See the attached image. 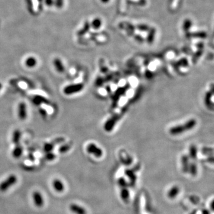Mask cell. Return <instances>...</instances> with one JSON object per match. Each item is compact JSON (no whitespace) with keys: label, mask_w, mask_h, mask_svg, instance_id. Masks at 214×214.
I'll use <instances>...</instances> for the list:
<instances>
[{"label":"cell","mask_w":214,"mask_h":214,"mask_svg":"<svg viewBox=\"0 0 214 214\" xmlns=\"http://www.w3.org/2000/svg\"><path fill=\"white\" fill-rule=\"evenodd\" d=\"M190 155L193 159H196L197 155V149L196 146H192L190 148Z\"/></svg>","instance_id":"obj_20"},{"label":"cell","mask_w":214,"mask_h":214,"mask_svg":"<svg viewBox=\"0 0 214 214\" xmlns=\"http://www.w3.org/2000/svg\"><path fill=\"white\" fill-rule=\"evenodd\" d=\"M45 157L47 160H52L55 158V155L54 154L50 152H47Z\"/></svg>","instance_id":"obj_23"},{"label":"cell","mask_w":214,"mask_h":214,"mask_svg":"<svg viewBox=\"0 0 214 214\" xmlns=\"http://www.w3.org/2000/svg\"><path fill=\"white\" fill-rule=\"evenodd\" d=\"M39 113L41 114V115L43 117H47V111H46L44 108H40L39 109Z\"/></svg>","instance_id":"obj_26"},{"label":"cell","mask_w":214,"mask_h":214,"mask_svg":"<svg viewBox=\"0 0 214 214\" xmlns=\"http://www.w3.org/2000/svg\"><path fill=\"white\" fill-rule=\"evenodd\" d=\"M32 198L36 206L41 208L44 205V199L42 194L38 192L35 191L32 193Z\"/></svg>","instance_id":"obj_5"},{"label":"cell","mask_w":214,"mask_h":214,"mask_svg":"<svg viewBox=\"0 0 214 214\" xmlns=\"http://www.w3.org/2000/svg\"><path fill=\"white\" fill-rule=\"evenodd\" d=\"M179 192V189L177 187H173L168 192V196L170 197H174L176 196Z\"/></svg>","instance_id":"obj_17"},{"label":"cell","mask_w":214,"mask_h":214,"mask_svg":"<svg viewBox=\"0 0 214 214\" xmlns=\"http://www.w3.org/2000/svg\"><path fill=\"white\" fill-rule=\"evenodd\" d=\"M138 28H139L141 31H148L149 29V26H146L145 24H143V25H139V26H138Z\"/></svg>","instance_id":"obj_28"},{"label":"cell","mask_w":214,"mask_h":214,"mask_svg":"<svg viewBox=\"0 0 214 214\" xmlns=\"http://www.w3.org/2000/svg\"><path fill=\"white\" fill-rule=\"evenodd\" d=\"M196 125V121L192 119L187 122L184 125L174 126L170 129V133L173 135H177L184 131L192 129Z\"/></svg>","instance_id":"obj_1"},{"label":"cell","mask_w":214,"mask_h":214,"mask_svg":"<svg viewBox=\"0 0 214 214\" xmlns=\"http://www.w3.org/2000/svg\"><path fill=\"white\" fill-rule=\"evenodd\" d=\"M25 64L27 67L29 68H32L34 67L37 64V61L36 60L35 58L33 57H30L28 58L25 61Z\"/></svg>","instance_id":"obj_12"},{"label":"cell","mask_w":214,"mask_h":214,"mask_svg":"<svg viewBox=\"0 0 214 214\" xmlns=\"http://www.w3.org/2000/svg\"><path fill=\"white\" fill-rule=\"evenodd\" d=\"M54 189L57 192H63L64 190V183L59 179H55L53 182Z\"/></svg>","instance_id":"obj_8"},{"label":"cell","mask_w":214,"mask_h":214,"mask_svg":"<svg viewBox=\"0 0 214 214\" xmlns=\"http://www.w3.org/2000/svg\"><path fill=\"white\" fill-rule=\"evenodd\" d=\"M45 2L47 6H52L54 3V0H45Z\"/></svg>","instance_id":"obj_30"},{"label":"cell","mask_w":214,"mask_h":214,"mask_svg":"<svg viewBox=\"0 0 214 214\" xmlns=\"http://www.w3.org/2000/svg\"><path fill=\"white\" fill-rule=\"evenodd\" d=\"M71 148V144H64L62 145L58 149V151L61 154H64L66 153L67 151H69Z\"/></svg>","instance_id":"obj_15"},{"label":"cell","mask_w":214,"mask_h":214,"mask_svg":"<svg viewBox=\"0 0 214 214\" xmlns=\"http://www.w3.org/2000/svg\"><path fill=\"white\" fill-rule=\"evenodd\" d=\"M26 1H27L28 8H29L30 12H31V13H32V11H33V2H32V0H26Z\"/></svg>","instance_id":"obj_24"},{"label":"cell","mask_w":214,"mask_h":214,"mask_svg":"<svg viewBox=\"0 0 214 214\" xmlns=\"http://www.w3.org/2000/svg\"><path fill=\"white\" fill-rule=\"evenodd\" d=\"M54 144L52 142L47 143L44 144V150L45 152H50L54 149Z\"/></svg>","instance_id":"obj_16"},{"label":"cell","mask_w":214,"mask_h":214,"mask_svg":"<svg viewBox=\"0 0 214 214\" xmlns=\"http://www.w3.org/2000/svg\"><path fill=\"white\" fill-rule=\"evenodd\" d=\"M70 210L75 214H86V210L81 206L76 203H72L69 206Z\"/></svg>","instance_id":"obj_7"},{"label":"cell","mask_w":214,"mask_h":214,"mask_svg":"<svg viewBox=\"0 0 214 214\" xmlns=\"http://www.w3.org/2000/svg\"><path fill=\"white\" fill-rule=\"evenodd\" d=\"M17 181L18 178L15 175L11 174L5 180L0 183V192H5L7 191V190L15 185Z\"/></svg>","instance_id":"obj_2"},{"label":"cell","mask_w":214,"mask_h":214,"mask_svg":"<svg viewBox=\"0 0 214 214\" xmlns=\"http://www.w3.org/2000/svg\"><path fill=\"white\" fill-rule=\"evenodd\" d=\"M2 85L0 83V90L2 89Z\"/></svg>","instance_id":"obj_33"},{"label":"cell","mask_w":214,"mask_h":214,"mask_svg":"<svg viewBox=\"0 0 214 214\" xmlns=\"http://www.w3.org/2000/svg\"><path fill=\"white\" fill-rule=\"evenodd\" d=\"M33 103L36 105H39L41 104H49L50 101L48 99L45 98L44 96H42L41 95H36L33 98Z\"/></svg>","instance_id":"obj_9"},{"label":"cell","mask_w":214,"mask_h":214,"mask_svg":"<svg viewBox=\"0 0 214 214\" xmlns=\"http://www.w3.org/2000/svg\"><path fill=\"white\" fill-rule=\"evenodd\" d=\"M23 153V148L19 144H17L13 151V156L15 158H19Z\"/></svg>","instance_id":"obj_11"},{"label":"cell","mask_w":214,"mask_h":214,"mask_svg":"<svg viewBox=\"0 0 214 214\" xmlns=\"http://www.w3.org/2000/svg\"><path fill=\"white\" fill-rule=\"evenodd\" d=\"M101 2H103V3H107V2H108L110 0H101Z\"/></svg>","instance_id":"obj_32"},{"label":"cell","mask_w":214,"mask_h":214,"mask_svg":"<svg viewBox=\"0 0 214 214\" xmlns=\"http://www.w3.org/2000/svg\"><path fill=\"white\" fill-rule=\"evenodd\" d=\"M190 168H191V172L192 174H196V173H197V169H196V167L195 165H193L192 164L190 167Z\"/></svg>","instance_id":"obj_29"},{"label":"cell","mask_w":214,"mask_h":214,"mask_svg":"<svg viewBox=\"0 0 214 214\" xmlns=\"http://www.w3.org/2000/svg\"><path fill=\"white\" fill-rule=\"evenodd\" d=\"M192 25V23L191 21V20L187 19V20H186L183 23V29L185 31H188L190 28H191Z\"/></svg>","instance_id":"obj_18"},{"label":"cell","mask_w":214,"mask_h":214,"mask_svg":"<svg viewBox=\"0 0 214 214\" xmlns=\"http://www.w3.org/2000/svg\"><path fill=\"white\" fill-rule=\"evenodd\" d=\"M64 141V139L63 138H57V139H55L53 142H52V143L55 145L56 144L60 143L63 142Z\"/></svg>","instance_id":"obj_27"},{"label":"cell","mask_w":214,"mask_h":214,"mask_svg":"<svg viewBox=\"0 0 214 214\" xmlns=\"http://www.w3.org/2000/svg\"><path fill=\"white\" fill-rule=\"evenodd\" d=\"M20 138H21V133L19 130H16L13 134V138H12V141L14 144H15L16 145L20 143Z\"/></svg>","instance_id":"obj_13"},{"label":"cell","mask_w":214,"mask_h":214,"mask_svg":"<svg viewBox=\"0 0 214 214\" xmlns=\"http://www.w3.org/2000/svg\"><path fill=\"white\" fill-rule=\"evenodd\" d=\"M89 23L88 22H86L84 26V27L83 28V29L80 30L79 32H78V35L81 36L85 34L88 31H89Z\"/></svg>","instance_id":"obj_19"},{"label":"cell","mask_w":214,"mask_h":214,"mask_svg":"<svg viewBox=\"0 0 214 214\" xmlns=\"http://www.w3.org/2000/svg\"><path fill=\"white\" fill-rule=\"evenodd\" d=\"M155 31L154 29H152L150 33L149 34V36H148V40L149 41V43L153 42L154 39V36H155Z\"/></svg>","instance_id":"obj_22"},{"label":"cell","mask_w":214,"mask_h":214,"mask_svg":"<svg viewBox=\"0 0 214 214\" xmlns=\"http://www.w3.org/2000/svg\"><path fill=\"white\" fill-rule=\"evenodd\" d=\"M102 25V21L101 19L96 18H95L92 22V26L95 29H99Z\"/></svg>","instance_id":"obj_14"},{"label":"cell","mask_w":214,"mask_h":214,"mask_svg":"<svg viewBox=\"0 0 214 214\" xmlns=\"http://www.w3.org/2000/svg\"><path fill=\"white\" fill-rule=\"evenodd\" d=\"M182 161H183V169L184 171H187L188 170V157L187 156H183L182 158Z\"/></svg>","instance_id":"obj_21"},{"label":"cell","mask_w":214,"mask_h":214,"mask_svg":"<svg viewBox=\"0 0 214 214\" xmlns=\"http://www.w3.org/2000/svg\"><path fill=\"white\" fill-rule=\"evenodd\" d=\"M29 159H30L31 160H35L34 156L32 154H30V155H29Z\"/></svg>","instance_id":"obj_31"},{"label":"cell","mask_w":214,"mask_h":214,"mask_svg":"<svg viewBox=\"0 0 214 214\" xmlns=\"http://www.w3.org/2000/svg\"><path fill=\"white\" fill-rule=\"evenodd\" d=\"M54 2H55L56 7L58 8L62 7V6L63 5V0H55Z\"/></svg>","instance_id":"obj_25"},{"label":"cell","mask_w":214,"mask_h":214,"mask_svg":"<svg viewBox=\"0 0 214 214\" xmlns=\"http://www.w3.org/2000/svg\"><path fill=\"white\" fill-rule=\"evenodd\" d=\"M54 67H55V69L57 70V71H58V73H62L65 70L64 66L62 61H61V60L59 59V58L54 59Z\"/></svg>","instance_id":"obj_10"},{"label":"cell","mask_w":214,"mask_h":214,"mask_svg":"<svg viewBox=\"0 0 214 214\" xmlns=\"http://www.w3.org/2000/svg\"><path fill=\"white\" fill-rule=\"evenodd\" d=\"M87 151L89 154H93L97 158H100L102 156L103 152L101 149L99 148L96 144L90 143L87 147Z\"/></svg>","instance_id":"obj_4"},{"label":"cell","mask_w":214,"mask_h":214,"mask_svg":"<svg viewBox=\"0 0 214 214\" xmlns=\"http://www.w3.org/2000/svg\"><path fill=\"white\" fill-rule=\"evenodd\" d=\"M38 1H39V2H40V4H41V3L42 2V1H43V0H38Z\"/></svg>","instance_id":"obj_34"},{"label":"cell","mask_w":214,"mask_h":214,"mask_svg":"<svg viewBox=\"0 0 214 214\" xmlns=\"http://www.w3.org/2000/svg\"><path fill=\"white\" fill-rule=\"evenodd\" d=\"M83 88L84 85L83 83H76L66 86L63 91L66 95H71L80 92Z\"/></svg>","instance_id":"obj_3"},{"label":"cell","mask_w":214,"mask_h":214,"mask_svg":"<svg viewBox=\"0 0 214 214\" xmlns=\"http://www.w3.org/2000/svg\"><path fill=\"white\" fill-rule=\"evenodd\" d=\"M18 116L21 120H24L27 117V108L25 103L20 102L18 106Z\"/></svg>","instance_id":"obj_6"}]
</instances>
